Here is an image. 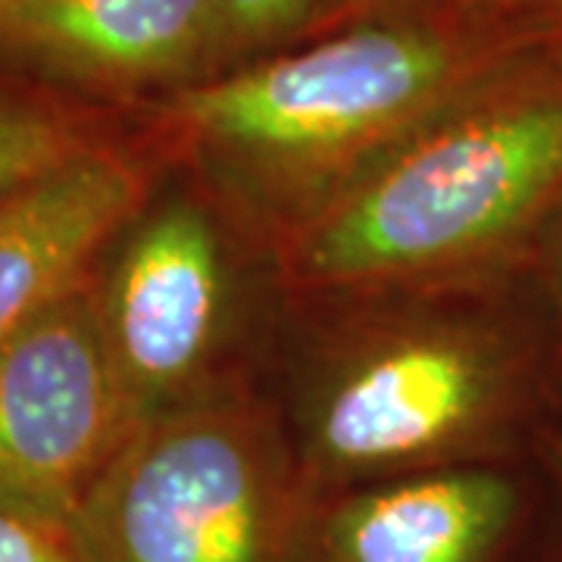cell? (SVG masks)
Here are the masks:
<instances>
[{
  "label": "cell",
  "instance_id": "cell-1",
  "mask_svg": "<svg viewBox=\"0 0 562 562\" xmlns=\"http://www.w3.org/2000/svg\"><path fill=\"white\" fill-rule=\"evenodd\" d=\"M562 201V91L482 79L279 232L297 294L450 288L497 266Z\"/></svg>",
  "mask_w": 562,
  "mask_h": 562
},
{
  "label": "cell",
  "instance_id": "cell-2",
  "mask_svg": "<svg viewBox=\"0 0 562 562\" xmlns=\"http://www.w3.org/2000/svg\"><path fill=\"white\" fill-rule=\"evenodd\" d=\"M482 79L460 29L372 22L184 85L166 125L279 235Z\"/></svg>",
  "mask_w": 562,
  "mask_h": 562
},
{
  "label": "cell",
  "instance_id": "cell-3",
  "mask_svg": "<svg viewBox=\"0 0 562 562\" xmlns=\"http://www.w3.org/2000/svg\"><path fill=\"white\" fill-rule=\"evenodd\" d=\"M313 506L276 416L203 384L128 435L76 531L88 562H303Z\"/></svg>",
  "mask_w": 562,
  "mask_h": 562
},
{
  "label": "cell",
  "instance_id": "cell-4",
  "mask_svg": "<svg viewBox=\"0 0 562 562\" xmlns=\"http://www.w3.org/2000/svg\"><path fill=\"white\" fill-rule=\"evenodd\" d=\"M506 401L494 335L447 316L375 322L325 362L301 465L322 484H375L465 465Z\"/></svg>",
  "mask_w": 562,
  "mask_h": 562
},
{
  "label": "cell",
  "instance_id": "cell-5",
  "mask_svg": "<svg viewBox=\"0 0 562 562\" xmlns=\"http://www.w3.org/2000/svg\"><path fill=\"white\" fill-rule=\"evenodd\" d=\"M135 428L91 279L0 344V503L76 522Z\"/></svg>",
  "mask_w": 562,
  "mask_h": 562
},
{
  "label": "cell",
  "instance_id": "cell-6",
  "mask_svg": "<svg viewBox=\"0 0 562 562\" xmlns=\"http://www.w3.org/2000/svg\"><path fill=\"white\" fill-rule=\"evenodd\" d=\"M98 284L106 350L135 425L194 391L216 353L228 306L220 232L194 201L138 216Z\"/></svg>",
  "mask_w": 562,
  "mask_h": 562
},
{
  "label": "cell",
  "instance_id": "cell-7",
  "mask_svg": "<svg viewBox=\"0 0 562 562\" xmlns=\"http://www.w3.org/2000/svg\"><path fill=\"white\" fill-rule=\"evenodd\" d=\"M0 50L88 91H140L194 79L225 54L216 0H16Z\"/></svg>",
  "mask_w": 562,
  "mask_h": 562
},
{
  "label": "cell",
  "instance_id": "cell-8",
  "mask_svg": "<svg viewBox=\"0 0 562 562\" xmlns=\"http://www.w3.org/2000/svg\"><path fill=\"white\" fill-rule=\"evenodd\" d=\"M147 201V172L94 144L0 203V344L91 279V266Z\"/></svg>",
  "mask_w": 562,
  "mask_h": 562
},
{
  "label": "cell",
  "instance_id": "cell-9",
  "mask_svg": "<svg viewBox=\"0 0 562 562\" xmlns=\"http://www.w3.org/2000/svg\"><path fill=\"white\" fill-rule=\"evenodd\" d=\"M519 513L509 479L453 465L316 501L303 562H494Z\"/></svg>",
  "mask_w": 562,
  "mask_h": 562
},
{
  "label": "cell",
  "instance_id": "cell-10",
  "mask_svg": "<svg viewBox=\"0 0 562 562\" xmlns=\"http://www.w3.org/2000/svg\"><path fill=\"white\" fill-rule=\"evenodd\" d=\"M101 140L47 103L0 98V203Z\"/></svg>",
  "mask_w": 562,
  "mask_h": 562
},
{
  "label": "cell",
  "instance_id": "cell-11",
  "mask_svg": "<svg viewBox=\"0 0 562 562\" xmlns=\"http://www.w3.org/2000/svg\"><path fill=\"white\" fill-rule=\"evenodd\" d=\"M0 562H88L76 522L0 503Z\"/></svg>",
  "mask_w": 562,
  "mask_h": 562
},
{
  "label": "cell",
  "instance_id": "cell-12",
  "mask_svg": "<svg viewBox=\"0 0 562 562\" xmlns=\"http://www.w3.org/2000/svg\"><path fill=\"white\" fill-rule=\"evenodd\" d=\"M316 0H216L225 50L266 47L288 38L313 13Z\"/></svg>",
  "mask_w": 562,
  "mask_h": 562
},
{
  "label": "cell",
  "instance_id": "cell-13",
  "mask_svg": "<svg viewBox=\"0 0 562 562\" xmlns=\"http://www.w3.org/2000/svg\"><path fill=\"white\" fill-rule=\"evenodd\" d=\"M13 3H16V0H0V16H3V13H7V10L13 7Z\"/></svg>",
  "mask_w": 562,
  "mask_h": 562
}]
</instances>
